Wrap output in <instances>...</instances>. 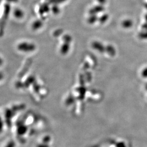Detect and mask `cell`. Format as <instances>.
I'll list each match as a JSON object with an SVG mask.
<instances>
[{
  "mask_svg": "<svg viewBox=\"0 0 147 147\" xmlns=\"http://www.w3.org/2000/svg\"><path fill=\"white\" fill-rule=\"evenodd\" d=\"M143 74H144V75L147 76V68H146V69H145L144 71H143Z\"/></svg>",
  "mask_w": 147,
  "mask_h": 147,
  "instance_id": "obj_17",
  "label": "cell"
},
{
  "mask_svg": "<svg viewBox=\"0 0 147 147\" xmlns=\"http://www.w3.org/2000/svg\"><path fill=\"white\" fill-rule=\"evenodd\" d=\"M16 142L14 140H11L9 141L4 147H16Z\"/></svg>",
  "mask_w": 147,
  "mask_h": 147,
  "instance_id": "obj_9",
  "label": "cell"
},
{
  "mask_svg": "<svg viewBox=\"0 0 147 147\" xmlns=\"http://www.w3.org/2000/svg\"><path fill=\"white\" fill-rule=\"evenodd\" d=\"M3 78V75L2 74H0V80H1V79Z\"/></svg>",
  "mask_w": 147,
  "mask_h": 147,
  "instance_id": "obj_18",
  "label": "cell"
},
{
  "mask_svg": "<svg viewBox=\"0 0 147 147\" xmlns=\"http://www.w3.org/2000/svg\"><path fill=\"white\" fill-rule=\"evenodd\" d=\"M64 40L65 41L67 42V43H70L71 41V37L69 36L65 35L64 36Z\"/></svg>",
  "mask_w": 147,
  "mask_h": 147,
  "instance_id": "obj_11",
  "label": "cell"
},
{
  "mask_svg": "<svg viewBox=\"0 0 147 147\" xmlns=\"http://www.w3.org/2000/svg\"><path fill=\"white\" fill-rule=\"evenodd\" d=\"M98 1L101 3H104L106 2V0H98Z\"/></svg>",
  "mask_w": 147,
  "mask_h": 147,
  "instance_id": "obj_16",
  "label": "cell"
},
{
  "mask_svg": "<svg viewBox=\"0 0 147 147\" xmlns=\"http://www.w3.org/2000/svg\"><path fill=\"white\" fill-rule=\"evenodd\" d=\"M145 7H146V8L147 9V3L145 4Z\"/></svg>",
  "mask_w": 147,
  "mask_h": 147,
  "instance_id": "obj_20",
  "label": "cell"
},
{
  "mask_svg": "<svg viewBox=\"0 0 147 147\" xmlns=\"http://www.w3.org/2000/svg\"><path fill=\"white\" fill-rule=\"evenodd\" d=\"M106 49L108 53H109L110 55H114L115 54V49L111 46H108L107 47Z\"/></svg>",
  "mask_w": 147,
  "mask_h": 147,
  "instance_id": "obj_7",
  "label": "cell"
},
{
  "mask_svg": "<svg viewBox=\"0 0 147 147\" xmlns=\"http://www.w3.org/2000/svg\"><path fill=\"white\" fill-rule=\"evenodd\" d=\"M108 15H104L100 19V21H101V23H104L105 21H106L107 20H108Z\"/></svg>",
  "mask_w": 147,
  "mask_h": 147,
  "instance_id": "obj_13",
  "label": "cell"
},
{
  "mask_svg": "<svg viewBox=\"0 0 147 147\" xmlns=\"http://www.w3.org/2000/svg\"><path fill=\"white\" fill-rule=\"evenodd\" d=\"M93 47L95 49H97L98 51L103 52L105 51V47H104L103 45L101 43H100L98 42H95L93 43Z\"/></svg>",
  "mask_w": 147,
  "mask_h": 147,
  "instance_id": "obj_2",
  "label": "cell"
},
{
  "mask_svg": "<svg viewBox=\"0 0 147 147\" xmlns=\"http://www.w3.org/2000/svg\"><path fill=\"white\" fill-rule=\"evenodd\" d=\"M27 130L28 129H27V126L23 123H21L17 127V132L18 134L20 135L25 134L27 132Z\"/></svg>",
  "mask_w": 147,
  "mask_h": 147,
  "instance_id": "obj_1",
  "label": "cell"
},
{
  "mask_svg": "<svg viewBox=\"0 0 147 147\" xmlns=\"http://www.w3.org/2000/svg\"><path fill=\"white\" fill-rule=\"evenodd\" d=\"M139 36L142 39H147V31L140 33Z\"/></svg>",
  "mask_w": 147,
  "mask_h": 147,
  "instance_id": "obj_8",
  "label": "cell"
},
{
  "mask_svg": "<svg viewBox=\"0 0 147 147\" xmlns=\"http://www.w3.org/2000/svg\"><path fill=\"white\" fill-rule=\"evenodd\" d=\"M3 125H4V124H3V119L0 116V133H1V132L3 131Z\"/></svg>",
  "mask_w": 147,
  "mask_h": 147,
  "instance_id": "obj_12",
  "label": "cell"
},
{
  "mask_svg": "<svg viewBox=\"0 0 147 147\" xmlns=\"http://www.w3.org/2000/svg\"><path fill=\"white\" fill-rule=\"evenodd\" d=\"M142 28L143 29V30L147 31V23H145L142 26Z\"/></svg>",
  "mask_w": 147,
  "mask_h": 147,
  "instance_id": "obj_15",
  "label": "cell"
},
{
  "mask_svg": "<svg viewBox=\"0 0 147 147\" xmlns=\"http://www.w3.org/2000/svg\"><path fill=\"white\" fill-rule=\"evenodd\" d=\"M46 143H41V144H40L38 145L37 146V147H49V146L45 144Z\"/></svg>",
  "mask_w": 147,
  "mask_h": 147,
  "instance_id": "obj_14",
  "label": "cell"
},
{
  "mask_svg": "<svg viewBox=\"0 0 147 147\" xmlns=\"http://www.w3.org/2000/svg\"><path fill=\"white\" fill-rule=\"evenodd\" d=\"M69 46L68 45V43H67L64 44L61 48V52L63 53H66L69 50Z\"/></svg>",
  "mask_w": 147,
  "mask_h": 147,
  "instance_id": "obj_6",
  "label": "cell"
},
{
  "mask_svg": "<svg viewBox=\"0 0 147 147\" xmlns=\"http://www.w3.org/2000/svg\"><path fill=\"white\" fill-rule=\"evenodd\" d=\"M104 9V8L101 6H96V7L92 8L90 11V13L92 14V15H95V14H96V13H98L99 12L103 11Z\"/></svg>",
  "mask_w": 147,
  "mask_h": 147,
  "instance_id": "obj_3",
  "label": "cell"
},
{
  "mask_svg": "<svg viewBox=\"0 0 147 147\" xmlns=\"http://www.w3.org/2000/svg\"><path fill=\"white\" fill-rule=\"evenodd\" d=\"M97 20V18L95 15H93L90 17L88 20V22L90 23H93Z\"/></svg>",
  "mask_w": 147,
  "mask_h": 147,
  "instance_id": "obj_10",
  "label": "cell"
},
{
  "mask_svg": "<svg viewBox=\"0 0 147 147\" xmlns=\"http://www.w3.org/2000/svg\"><path fill=\"white\" fill-rule=\"evenodd\" d=\"M34 81V76H30L29 77L28 79H27V80H26L25 82V86L26 87H28L31 84H32Z\"/></svg>",
  "mask_w": 147,
  "mask_h": 147,
  "instance_id": "obj_5",
  "label": "cell"
},
{
  "mask_svg": "<svg viewBox=\"0 0 147 147\" xmlns=\"http://www.w3.org/2000/svg\"><path fill=\"white\" fill-rule=\"evenodd\" d=\"M132 24H133L132 21L129 20H126V21H123V23H122V25H123V27H125V28H127L131 27Z\"/></svg>",
  "mask_w": 147,
  "mask_h": 147,
  "instance_id": "obj_4",
  "label": "cell"
},
{
  "mask_svg": "<svg viewBox=\"0 0 147 147\" xmlns=\"http://www.w3.org/2000/svg\"><path fill=\"white\" fill-rule=\"evenodd\" d=\"M145 20H146V21L147 23V14L145 15Z\"/></svg>",
  "mask_w": 147,
  "mask_h": 147,
  "instance_id": "obj_19",
  "label": "cell"
}]
</instances>
